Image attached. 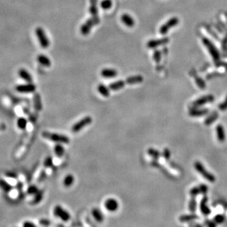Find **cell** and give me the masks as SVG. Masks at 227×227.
<instances>
[{"instance_id": "d6986e66", "label": "cell", "mask_w": 227, "mask_h": 227, "mask_svg": "<svg viewBox=\"0 0 227 227\" xmlns=\"http://www.w3.org/2000/svg\"><path fill=\"white\" fill-rule=\"evenodd\" d=\"M90 6L89 8V11L90 14L92 15L93 17H98V7H97V3L98 0H90Z\"/></svg>"}, {"instance_id": "7c38bea8", "label": "cell", "mask_w": 227, "mask_h": 227, "mask_svg": "<svg viewBox=\"0 0 227 227\" xmlns=\"http://www.w3.org/2000/svg\"><path fill=\"white\" fill-rule=\"evenodd\" d=\"M122 22L127 27H133L135 25V22L134 18L131 16L127 13L122 14L121 17Z\"/></svg>"}, {"instance_id": "5bb4252c", "label": "cell", "mask_w": 227, "mask_h": 227, "mask_svg": "<svg viewBox=\"0 0 227 227\" xmlns=\"http://www.w3.org/2000/svg\"><path fill=\"white\" fill-rule=\"evenodd\" d=\"M207 202H208V197L205 196L200 202V209L201 213L205 216H208L211 214V210L207 205Z\"/></svg>"}, {"instance_id": "681fc988", "label": "cell", "mask_w": 227, "mask_h": 227, "mask_svg": "<svg viewBox=\"0 0 227 227\" xmlns=\"http://www.w3.org/2000/svg\"><path fill=\"white\" fill-rule=\"evenodd\" d=\"M207 224H208V225L209 226H216V224L214 223V222H212L210 221H208V222H207Z\"/></svg>"}, {"instance_id": "ee69618b", "label": "cell", "mask_w": 227, "mask_h": 227, "mask_svg": "<svg viewBox=\"0 0 227 227\" xmlns=\"http://www.w3.org/2000/svg\"><path fill=\"white\" fill-rule=\"evenodd\" d=\"M199 187H200V188L201 194L205 195L206 194H207V193H208V187H207L205 184H201L199 186Z\"/></svg>"}, {"instance_id": "1f68e13d", "label": "cell", "mask_w": 227, "mask_h": 227, "mask_svg": "<svg viewBox=\"0 0 227 227\" xmlns=\"http://www.w3.org/2000/svg\"><path fill=\"white\" fill-rule=\"evenodd\" d=\"M27 120L25 117H19L17 120V126L19 129H20L22 130H24L26 129L27 126Z\"/></svg>"}, {"instance_id": "44dd1931", "label": "cell", "mask_w": 227, "mask_h": 227, "mask_svg": "<svg viewBox=\"0 0 227 227\" xmlns=\"http://www.w3.org/2000/svg\"><path fill=\"white\" fill-rule=\"evenodd\" d=\"M37 61L39 64L44 67H50L51 65V61L49 58L44 54H39L37 56Z\"/></svg>"}, {"instance_id": "7bdbcfd3", "label": "cell", "mask_w": 227, "mask_h": 227, "mask_svg": "<svg viewBox=\"0 0 227 227\" xmlns=\"http://www.w3.org/2000/svg\"><path fill=\"white\" fill-rule=\"evenodd\" d=\"M218 107H219V109L221 111H224L227 109V96L225 98V101L223 103H220V104L219 105Z\"/></svg>"}, {"instance_id": "f35d334b", "label": "cell", "mask_w": 227, "mask_h": 227, "mask_svg": "<svg viewBox=\"0 0 227 227\" xmlns=\"http://www.w3.org/2000/svg\"><path fill=\"white\" fill-rule=\"evenodd\" d=\"M225 220V216L223 214H219L214 217V221L216 223H221Z\"/></svg>"}, {"instance_id": "8d00e7d4", "label": "cell", "mask_w": 227, "mask_h": 227, "mask_svg": "<svg viewBox=\"0 0 227 227\" xmlns=\"http://www.w3.org/2000/svg\"><path fill=\"white\" fill-rule=\"evenodd\" d=\"M53 162L54 161H53V157L49 156L45 158L44 161V167H46V168H50V167H52L54 165Z\"/></svg>"}, {"instance_id": "7a4b0ae2", "label": "cell", "mask_w": 227, "mask_h": 227, "mask_svg": "<svg viewBox=\"0 0 227 227\" xmlns=\"http://www.w3.org/2000/svg\"><path fill=\"white\" fill-rule=\"evenodd\" d=\"M100 20L98 17H91L89 18L87 20L83 23L80 28V32L83 35H88L91 31V29L95 25H97L100 23Z\"/></svg>"}, {"instance_id": "4316f807", "label": "cell", "mask_w": 227, "mask_h": 227, "mask_svg": "<svg viewBox=\"0 0 227 227\" xmlns=\"http://www.w3.org/2000/svg\"><path fill=\"white\" fill-rule=\"evenodd\" d=\"M218 113L216 112H214L212 114H211L208 117H207L205 120V124L206 126L211 125L218 118Z\"/></svg>"}, {"instance_id": "7402d4cb", "label": "cell", "mask_w": 227, "mask_h": 227, "mask_svg": "<svg viewBox=\"0 0 227 227\" xmlns=\"http://www.w3.org/2000/svg\"><path fill=\"white\" fill-rule=\"evenodd\" d=\"M33 101L35 109L37 111H41L42 109V103L41 101V95L37 93H35L34 95Z\"/></svg>"}, {"instance_id": "ba28073f", "label": "cell", "mask_w": 227, "mask_h": 227, "mask_svg": "<svg viewBox=\"0 0 227 227\" xmlns=\"http://www.w3.org/2000/svg\"><path fill=\"white\" fill-rule=\"evenodd\" d=\"M179 23V19L176 17L170 18L169 20L163 25L160 29V33L162 35H164L168 32L171 28L176 26Z\"/></svg>"}, {"instance_id": "60d3db41", "label": "cell", "mask_w": 227, "mask_h": 227, "mask_svg": "<svg viewBox=\"0 0 227 227\" xmlns=\"http://www.w3.org/2000/svg\"><path fill=\"white\" fill-rule=\"evenodd\" d=\"M170 151L168 148H165L162 153V155L164 158L167 160H169L170 158Z\"/></svg>"}, {"instance_id": "277c9868", "label": "cell", "mask_w": 227, "mask_h": 227, "mask_svg": "<svg viewBox=\"0 0 227 227\" xmlns=\"http://www.w3.org/2000/svg\"><path fill=\"white\" fill-rule=\"evenodd\" d=\"M35 34L41 46L44 49L47 48L50 44L49 40L42 28L37 27L35 29Z\"/></svg>"}, {"instance_id": "74e56055", "label": "cell", "mask_w": 227, "mask_h": 227, "mask_svg": "<svg viewBox=\"0 0 227 227\" xmlns=\"http://www.w3.org/2000/svg\"><path fill=\"white\" fill-rule=\"evenodd\" d=\"M189 193H190V196L192 197H196V196H197V195H199L200 194H201L200 187L199 186L194 187V188H192L190 190Z\"/></svg>"}, {"instance_id": "4fadbf2b", "label": "cell", "mask_w": 227, "mask_h": 227, "mask_svg": "<svg viewBox=\"0 0 227 227\" xmlns=\"http://www.w3.org/2000/svg\"><path fill=\"white\" fill-rule=\"evenodd\" d=\"M209 112V109H197L196 108L190 109L189 114L190 116L196 117H201L203 115H205Z\"/></svg>"}, {"instance_id": "603a6c76", "label": "cell", "mask_w": 227, "mask_h": 227, "mask_svg": "<svg viewBox=\"0 0 227 227\" xmlns=\"http://www.w3.org/2000/svg\"><path fill=\"white\" fill-rule=\"evenodd\" d=\"M126 83V82H124L122 80H119V81L110 83L109 87L110 90H111L117 91V90H121V89L124 88Z\"/></svg>"}, {"instance_id": "52a82bcc", "label": "cell", "mask_w": 227, "mask_h": 227, "mask_svg": "<svg viewBox=\"0 0 227 227\" xmlns=\"http://www.w3.org/2000/svg\"><path fill=\"white\" fill-rule=\"evenodd\" d=\"M15 90L18 92L22 93H33L36 90V86L32 83H27L26 84L18 85L15 87Z\"/></svg>"}, {"instance_id": "d4e9b609", "label": "cell", "mask_w": 227, "mask_h": 227, "mask_svg": "<svg viewBox=\"0 0 227 227\" xmlns=\"http://www.w3.org/2000/svg\"><path fill=\"white\" fill-rule=\"evenodd\" d=\"M44 190L39 189L38 192L34 195V197L33 198V200L31 201V205H35L39 204V202H41L44 197Z\"/></svg>"}, {"instance_id": "f1b7e54d", "label": "cell", "mask_w": 227, "mask_h": 227, "mask_svg": "<svg viewBox=\"0 0 227 227\" xmlns=\"http://www.w3.org/2000/svg\"><path fill=\"white\" fill-rule=\"evenodd\" d=\"M197 218H199V216L195 214H186V215H182V216H181L179 217V220H180V221L184 223V222H188V221H190L194 220H196Z\"/></svg>"}, {"instance_id": "484cf974", "label": "cell", "mask_w": 227, "mask_h": 227, "mask_svg": "<svg viewBox=\"0 0 227 227\" xmlns=\"http://www.w3.org/2000/svg\"><path fill=\"white\" fill-rule=\"evenodd\" d=\"M0 188L3 190L4 192L8 193L12 190L13 186L10 184L7 181H6L5 179H0Z\"/></svg>"}, {"instance_id": "4dcf8cb0", "label": "cell", "mask_w": 227, "mask_h": 227, "mask_svg": "<svg viewBox=\"0 0 227 227\" xmlns=\"http://www.w3.org/2000/svg\"><path fill=\"white\" fill-rule=\"evenodd\" d=\"M74 182V178L73 175L68 174L65 177L63 180V184L66 188H69L73 184Z\"/></svg>"}, {"instance_id": "e0dca14e", "label": "cell", "mask_w": 227, "mask_h": 227, "mask_svg": "<svg viewBox=\"0 0 227 227\" xmlns=\"http://www.w3.org/2000/svg\"><path fill=\"white\" fill-rule=\"evenodd\" d=\"M18 75L23 80L27 83H32L33 78L32 75L25 69H20L18 71Z\"/></svg>"}, {"instance_id": "bcb514c9", "label": "cell", "mask_w": 227, "mask_h": 227, "mask_svg": "<svg viewBox=\"0 0 227 227\" xmlns=\"http://www.w3.org/2000/svg\"><path fill=\"white\" fill-rule=\"evenodd\" d=\"M46 173L45 172V171H42V172L41 173V174H40V176L38 179V181L39 182H42V181L44 180V179H46Z\"/></svg>"}, {"instance_id": "2e32d148", "label": "cell", "mask_w": 227, "mask_h": 227, "mask_svg": "<svg viewBox=\"0 0 227 227\" xmlns=\"http://www.w3.org/2000/svg\"><path fill=\"white\" fill-rule=\"evenodd\" d=\"M204 43H205V44L206 45V47H208L209 53H211V54L213 56V57L214 60H217V59H218L219 54L218 53V51L216 50V49L214 48V47L213 46V45L212 44L211 42L207 39L204 40Z\"/></svg>"}, {"instance_id": "836d02e7", "label": "cell", "mask_w": 227, "mask_h": 227, "mask_svg": "<svg viewBox=\"0 0 227 227\" xmlns=\"http://www.w3.org/2000/svg\"><path fill=\"white\" fill-rule=\"evenodd\" d=\"M112 6V0H102L100 3V7L103 10H109Z\"/></svg>"}, {"instance_id": "8992f818", "label": "cell", "mask_w": 227, "mask_h": 227, "mask_svg": "<svg viewBox=\"0 0 227 227\" xmlns=\"http://www.w3.org/2000/svg\"><path fill=\"white\" fill-rule=\"evenodd\" d=\"M53 213L54 216L60 218L63 221H69L71 218L70 213L66 210L63 208L62 206L59 205H57L54 207Z\"/></svg>"}, {"instance_id": "3957f363", "label": "cell", "mask_w": 227, "mask_h": 227, "mask_svg": "<svg viewBox=\"0 0 227 227\" xmlns=\"http://www.w3.org/2000/svg\"><path fill=\"white\" fill-rule=\"evenodd\" d=\"M194 168L196 169L198 173H200L201 176H203L206 180H208L210 182H214L216 180V178L213 176L212 174L209 173L208 170H207L205 167H204L201 162L199 161H196L194 163Z\"/></svg>"}, {"instance_id": "cb8c5ba5", "label": "cell", "mask_w": 227, "mask_h": 227, "mask_svg": "<svg viewBox=\"0 0 227 227\" xmlns=\"http://www.w3.org/2000/svg\"><path fill=\"white\" fill-rule=\"evenodd\" d=\"M91 214H92V216L95 220L99 223L102 222L104 220V216H103V213L98 208H93L91 211Z\"/></svg>"}, {"instance_id": "30bf717a", "label": "cell", "mask_w": 227, "mask_h": 227, "mask_svg": "<svg viewBox=\"0 0 227 227\" xmlns=\"http://www.w3.org/2000/svg\"><path fill=\"white\" fill-rule=\"evenodd\" d=\"M104 206L106 209L109 212H114L119 208V203L114 198H109L105 201Z\"/></svg>"}, {"instance_id": "b9f144b4", "label": "cell", "mask_w": 227, "mask_h": 227, "mask_svg": "<svg viewBox=\"0 0 227 227\" xmlns=\"http://www.w3.org/2000/svg\"><path fill=\"white\" fill-rule=\"evenodd\" d=\"M39 224L42 225V226H49L51 225V221L47 220V219H46V218H42V219H41V220H39Z\"/></svg>"}, {"instance_id": "6da1fadb", "label": "cell", "mask_w": 227, "mask_h": 227, "mask_svg": "<svg viewBox=\"0 0 227 227\" xmlns=\"http://www.w3.org/2000/svg\"><path fill=\"white\" fill-rule=\"evenodd\" d=\"M42 136L47 139H49L52 141L56 142L58 143H63V144H69L70 142V138L67 136L58 133H50L47 131H44L42 133Z\"/></svg>"}, {"instance_id": "ac0fdd59", "label": "cell", "mask_w": 227, "mask_h": 227, "mask_svg": "<svg viewBox=\"0 0 227 227\" xmlns=\"http://www.w3.org/2000/svg\"><path fill=\"white\" fill-rule=\"evenodd\" d=\"M143 78L141 75H135L133 77H129L126 79V83L128 85H134L142 83Z\"/></svg>"}, {"instance_id": "e575fe53", "label": "cell", "mask_w": 227, "mask_h": 227, "mask_svg": "<svg viewBox=\"0 0 227 227\" xmlns=\"http://www.w3.org/2000/svg\"><path fill=\"white\" fill-rule=\"evenodd\" d=\"M197 207V202L195 197H193L189 203V209L190 212L194 213L196 212Z\"/></svg>"}, {"instance_id": "d590c367", "label": "cell", "mask_w": 227, "mask_h": 227, "mask_svg": "<svg viewBox=\"0 0 227 227\" xmlns=\"http://www.w3.org/2000/svg\"><path fill=\"white\" fill-rule=\"evenodd\" d=\"M39 190V188L37 186L35 185H30L29 186V188L27 189V193L29 195H35L38 191Z\"/></svg>"}, {"instance_id": "5b68a950", "label": "cell", "mask_w": 227, "mask_h": 227, "mask_svg": "<svg viewBox=\"0 0 227 227\" xmlns=\"http://www.w3.org/2000/svg\"><path fill=\"white\" fill-rule=\"evenodd\" d=\"M91 122H92V118L89 115H87V116L82 119L81 120L76 122L71 127V131L74 133H78L84 127L90 124Z\"/></svg>"}, {"instance_id": "9c48e42d", "label": "cell", "mask_w": 227, "mask_h": 227, "mask_svg": "<svg viewBox=\"0 0 227 227\" xmlns=\"http://www.w3.org/2000/svg\"><path fill=\"white\" fill-rule=\"evenodd\" d=\"M214 98L212 95H206V96L202 97L200 98L197 99L196 100H195L193 103L192 105H193V107H194V108H196V107H201L203 105L206 104V103H212L214 101Z\"/></svg>"}, {"instance_id": "8fae6325", "label": "cell", "mask_w": 227, "mask_h": 227, "mask_svg": "<svg viewBox=\"0 0 227 227\" xmlns=\"http://www.w3.org/2000/svg\"><path fill=\"white\" fill-rule=\"evenodd\" d=\"M169 42V39L168 38H164L160 39L158 40H151L148 43H147V46L149 48H155L158 46H160L161 45L165 44Z\"/></svg>"}, {"instance_id": "ab89813d", "label": "cell", "mask_w": 227, "mask_h": 227, "mask_svg": "<svg viewBox=\"0 0 227 227\" xmlns=\"http://www.w3.org/2000/svg\"><path fill=\"white\" fill-rule=\"evenodd\" d=\"M5 175L8 178H11L14 179H17L18 177V174L14 172H11V171H7L5 173Z\"/></svg>"}, {"instance_id": "f6af8a7d", "label": "cell", "mask_w": 227, "mask_h": 227, "mask_svg": "<svg viewBox=\"0 0 227 227\" xmlns=\"http://www.w3.org/2000/svg\"><path fill=\"white\" fill-rule=\"evenodd\" d=\"M153 58L155 61L158 63L160 59V53L158 51H155L153 54Z\"/></svg>"}, {"instance_id": "ffe728a7", "label": "cell", "mask_w": 227, "mask_h": 227, "mask_svg": "<svg viewBox=\"0 0 227 227\" xmlns=\"http://www.w3.org/2000/svg\"><path fill=\"white\" fill-rule=\"evenodd\" d=\"M216 132L217 135V138L218 141L222 143L225 140V133L223 127L221 124H218L216 127Z\"/></svg>"}, {"instance_id": "d6a6232c", "label": "cell", "mask_w": 227, "mask_h": 227, "mask_svg": "<svg viewBox=\"0 0 227 227\" xmlns=\"http://www.w3.org/2000/svg\"><path fill=\"white\" fill-rule=\"evenodd\" d=\"M148 154L151 157L153 158L154 159H155V160H157V159L160 158L162 155L160 152L158 150L152 148H150L148 150Z\"/></svg>"}, {"instance_id": "9a60e30c", "label": "cell", "mask_w": 227, "mask_h": 227, "mask_svg": "<svg viewBox=\"0 0 227 227\" xmlns=\"http://www.w3.org/2000/svg\"><path fill=\"white\" fill-rule=\"evenodd\" d=\"M101 75L103 78H112L117 75V71L112 68H105L101 71Z\"/></svg>"}, {"instance_id": "83f0119b", "label": "cell", "mask_w": 227, "mask_h": 227, "mask_svg": "<svg viewBox=\"0 0 227 227\" xmlns=\"http://www.w3.org/2000/svg\"><path fill=\"white\" fill-rule=\"evenodd\" d=\"M98 91L103 97H108L110 95V89L109 87H107L103 84H100L98 86Z\"/></svg>"}, {"instance_id": "c3c4849f", "label": "cell", "mask_w": 227, "mask_h": 227, "mask_svg": "<svg viewBox=\"0 0 227 227\" xmlns=\"http://www.w3.org/2000/svg\"><path fill=\"white\" fill-rule=\"evenodd\" d=\"M23 188V183L22 182H18L17 184V186H16V188H17L19 191H22Z\"/></svg>"}, {"instance_id": "7dc6e473", "label": "cell", "mask_w": 227, "mask_h": 227, "mask_svg": "<svg viewBox=\"0 0 227 227\" xmlns=\"http://www.w3.org/2000/svg\"><path fill=\"white\" fill-rule=\"evenodd\" d=\"M36 225H35L34 223H32V221H26L23 223V226H24V227H34Z\"/></svg>"}, {"instance_id": "f546056e", "label": "cell", "mask_w": 227, "mask_h": 227, "mask_svg": "<svg viewBox=\"0 0 227 227\" xmlns=\"http://www.w3.org/2000/svg\"><path fill=\"white\" fill-rule=\"evenodd\" d=\"M54 153L58 157H62L65 152V149L61 143H58L54 146Z\"/></svg>"}]
</instances>
